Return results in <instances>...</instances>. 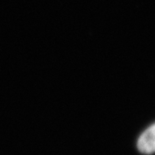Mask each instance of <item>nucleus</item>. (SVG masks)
<instances>
[{
	"instance_id": "obj_1",
	"label": "nucleus",
	"mask_w": 155,
	"mask_h": 155,
	"mask_svg": "<svg viewBox=\"0 0 155 155\" xmlns=\"http://www.w3.org/2000/svg\"><path fill=\"white\" fill-rule=\"evenodd\" d=\"M138 148L143 153H152L155 151V124L141 134L138 141Z\"/></svg>"
}]
</instances>
